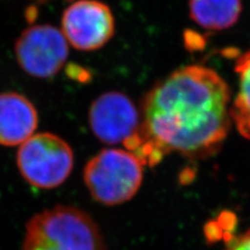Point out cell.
Masks as SVG:
<instances>
[{
  "label": "cell",
  "mask_w": 250,
  "mask_h": 250,
  "mask_svg": "<svg viewBox=\"0 0 250 250\" xmlns=\"http://www.w3.org/2000/svg\"><path fill=\"white\" fill-rule=\"evenodd\" d=\"M229 99L228 83L213 69L179 68L147 93L142 123L124 146L149 166L171 152L205 158L228 135Z\"/></svg>",
  "instance_id": "1"
},
{
  "label": "cell",
  "mask_w": 250,
  "mask_h": 250,
  "mask_svg": "<svg viewBox=\"0 0 250 250\" xmlns=\"http://www.w3.org/2000/svg\"><path fill=\"white\" fill-rule=\"evenodd\" d=\"M22 250H105L96 222L84 210L57 206L26 223Z\"/></svg>",
  "instance_id": "2"
},
{
  "label": "cell",
  "mask_w": 250,
  "mask_h": 250,
  "mask_svg": "<svg viewBox=\"0 0 250 250\" xmlns=\"http://www.w3.org/2000/svg\"><path fill=\"white\" fill-rule=\"evenodd\" d=\"M144 164L128 150L104 149L87 163L83 181L91 196L104 206H118L136 196Z\"/></svg>",
  "instance_id": "3"
},
{
  "label": "cell",
  "mask_w": 250,
  "mask_h": 250,
  "mask_svg": "<svg viewBox=\"0 0 250 250\" xmlns=\"http://www.w3.org/2000/svg\"><path fill=\"white\" fill-rule=\"evenodd\" d=\"M17 165L29 185L39 189H53L64 184L71 174L74 154L64 139L42 132L20 145Z\"/></svg>",
  "instance_id": "4"
},
{
  "label": "cell",
  "mask_w": 250,
  "mask_h": 250,
  "mask_svg": "<svg viewBox=\"0 0 250 250\" xmlns=\"http://www.w3.org/2000/svg\"><path fill=\"white\" fill-rule=\"evenodd\" d=\"M15 54L25 73L50 78L64 67L69 47L62 30L50 24H38L22 31L15 43Z\"/></svg>",
  "instance_id": "5"
},
{
  "label": "cell",
  "mask_w": 250,
  "mask_h": 250,
  "mask_svg": "<svg viewBox=\"0 0 250 250\" xmlns=\"http://www.w3.org/2000/svg\"><path fill=\"white\" fill-rule=\"evenodd\" d=\"M62 33L77 50L100 49L115 34L114 15L98 0H76L62 13Z\"/></svg>",
  "instance_id": "6"
},
{
  "label": "cell",
  "mask_w": 250,
  "mask_h": 250,
  "mask_svg": "<svg viewBox=\"0 0 250 250\" xmlns=\"http://www.w3.org/2000/svg\"><path fill=\"white\" fill-rule=\"evenodd\" d=\"M90 127L101 142L119 144L134 136L140 114L131 99L121 92H106L93 101L89 109Z\"/></svg>",
  "instance_id": "7"
},
{
  "label": "cell",
  "mask_w": 250,
  "mask_h": 250,
  "mask_svg": "<svg viewBox=\"0 0 250 250\" xmlns=\"http://www.w3.org/2000/svg\"><path fill=\"white\" fill-rule=\"evenodd\" d=\"M38 123V112L28 98L15 92L0 93V145H21L34 135Z\"/></svg>",
  "instance_id": "8"
},
{
  "label": "cell",
  "mask_w": 250,
  "mask_h": 250,
  "mask_svg": "<svg viewBox=\"0 0 250 250\" xmlns=\"http://www.w3.org/2000/svg\"><path fill=\"white\" fill-rule=\"evenodd\" d=\"M191 19L203 28L223 30L232 26L242 12L241 0H190Z\"/></svg>",
  "instance_id": "9"
},
{
  "label": "cell",
  "mask_w": 250,
  "mask_h": 250,
  "mask_svg": "<svg viewBox=\"0 0 250 250\" xmlns=\"http://www.w3.org/2000/svg\"><path fill=\"white\" fill-rule=\"evenodd\" d=\"M236 72L239 85L230 108V118L240 134L250 140V50L237 61Z\"/></svg>",
  "instance_id": "10"
},
{
  "label": "cell",
  "mask_w": 250,
  "mask_h": 250,
  "mask_svg": "<svg viewBox=\"0 0 250 250\" xmlns=\"http://www.w3.org/2000/svg\"><path fill=\"white\" fill-rule=\"evenodd\" d=\"M225 250H250V229L226 243Z\"/></svg>",
  "instance_id": "11"
},
{
  "label": "cell",
  "mask_w": 250,
  "mask_h": 250,
  "mask_svg": "<svg viewBox=\"0 0 250 250\" xmlns=\"http://www.w3.org/2000/svg\"><path fill=\"white\" fill-rule=\"evenodd\" d=\"M205 236L208 243L213 244L221 240L223 237V229L218 221H209L205 226Z\"/></svg>",
  "instance_id": "12"
},
{
  "label": "cell",
  "mask_w": 250,
  "mask_h": 250,
  "mask_svg": "<svg viewBox=\"0 0 250 250\" xmlns=\"http://www.w3.org/2000/svg\"><path fill=\"white\" fill-rule=\"evenodd\" d=\"M218 223L221 226L223 231L232 232L237 226V218L233 214L225 212L220 217H219Z\"/></svg>",
  "instance_id": "13"
},
{
  "label": "cell",
  "mask_w": 250,
  "mask_h": 250,
  "mask_svg": "<svg viewBox=\"0 0 250 250\" xmlns=\"http://www.w3.org/2000/svg\"><path fill=\"white\" fill-rule=\"evenodd\" d=\"M31 1H34V2L39 3V4H43V3L51 1V0H31ZM65 1H73V0H65Z\"/></svg>",
  "instance_id": "14"
}]
</instances>
